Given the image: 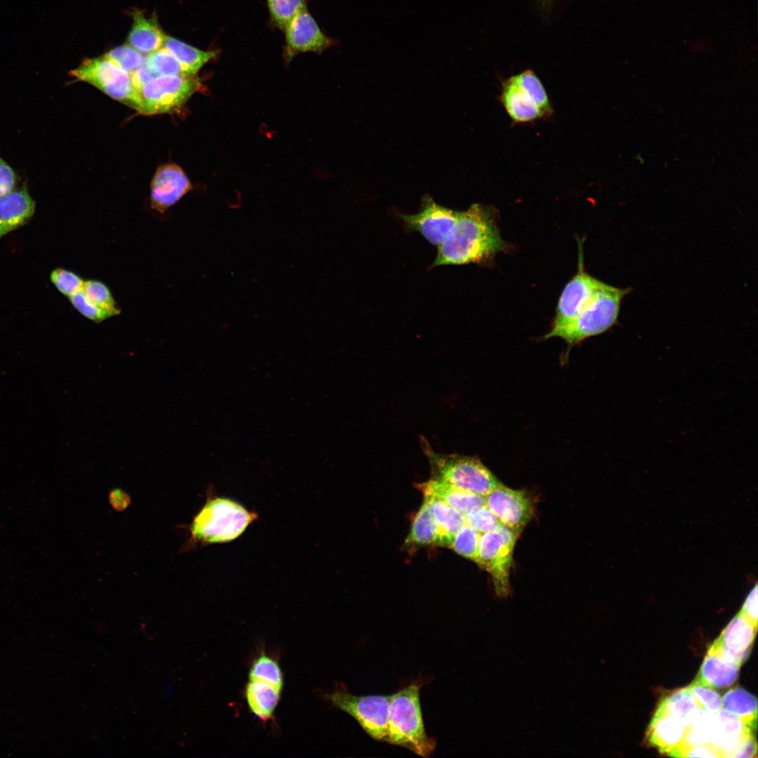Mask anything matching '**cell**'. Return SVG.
Listing matches in <instances>:
<instances>
[{
	"mask_svg": "<svg viewBox=\"0 0 758 758\" xmlns=\"http://www.w3.org/2000/svg\"><path fill=\"white\" fill-rule=\"evenodd\" d=\"M507 248L494 213L488 207L475 204L458 212L454 226L438 246L432 267L486 263Z\"/></svg>",
	"mask_w": 758,
	"mask_h": 758,
	"instance_id": "1",
	"label": "cell"
},
{
	"mask_svg": "<svg viewBox=\"0 0 758 758\" xmlns=\"http://www.w3.org/2000/svg\"><path fill=\"white\" fill-rule=\"evenodd\" d=\"M422 679L413 681L391 695L386 743L423 757L435 750L437 740L426 733L420 702Z\"/></svg>",
	"mask_w": 758,
	"mask_h": 758,
	"instance_id": "2",
	"label": "cell"
},
{
	"mask_svg": "<svg viewBox=\"0 0 758 758\" xmlns=\"http://www.w3.org/2000/svg\"><path fill=\"white\" fill-rule=\"evenodd\" d=\"M257 519V513L235 500L225 497L210 498L189 527L190 543L209 545L232 541Z\"/></svg>",
	"mask_w": 758,
	"mask_h": 758,
	"instance_id": "3",
	"label": "cell"
},
{
	"mask_svg": "<svg viewBox=\"0 0 758 758\" xmlns=\"http://www.w3.org/2000/svg\"><path fill=\"white\" fill-rule=\"evenodd\" d=\"M629 289L602 283L597 292L568 324L551 328L543 338L558 337L568 345V350L587 338L609 330L617 321L621 301Z\"/></svg>",
	"mask_w": 758,
	"mask_h": 758,
	"instance_id": "4",
	"label": "cell"
},
{
	"mask_svg": "<svg viewBox=\"0 0 758 758\" xmlns=\"http://www.w3.org/2000/svg\"><path fill=\"white\" fill-rule=\"evenodd\" d=\"M420 440L431 467L432 478L483 496L502 484L479 458L437 453L426 439Z\"/></svg>",
	"mask_w": 758,
	"mask_h": 758,
	"instance_id": "5",
	"label": "cell"
},
{
	"mask_svg": "<svg viewBox=\"0 0 758 758\" xmlns=\"http://www.w3.org/2000/svg\"><path fill=\"white\" fill-rule=\"evenodd\" d=\"M520 532L503 524L481 534L476 563L491 576L497 597L510 594V573L513 552Z\"/></svg>",
	"mask_w": 758,
	"mask_h": 758,
	"instance_id": "6",
	"label": "cell"
},
{
	"mask_svg": "<svg viewBox=\"0 0 758 758\" xmlns=\"http://www.w3.org/2000/svg\"><path fill=\"white\" fill-rule=\"evenodd\" d=\"M204 90L201 80L196 76H158L138 91L136 111L145 115L170 112Z\"/></svg>",
	"mask_w": 758,
	"mask_h": 758,
	"instance_id": "7",
	"label": "cell"
},
{
	"mask_svg": "<svg viewBox=\"0 0 758 758\" xmlns=\"http://www.w3.org/2000/svg\"><path fill=\"white\" fill-rule=\"evenodd\" d=\"M327 698L333 706L352 717L371 738L386 742L391 695L356 696L340 686Z\"/></svg>",
	"mask_w": 758,
	"mask_h": 758,
	"instance_id": "8",
	"label": "cell"
},
{
	"mask_svg": "<svg viewBox=\"0 0 758 758\" xmlns=\"http://www.w3.org/2000/svg\"><path fill=\"white\" fill-rule=\"evenodd\" d=\"M75 81L91 84L112 98L138 109V91L131 76L104 56L85 59L69 72Z\"/></svg>",
	"mask_w": 758,
	"mask_h": 758,
	"instance_id": "9",
	"label": "cell"
},
{
	"mask_svg": "<svg viewBox=\"0 0 758 758\" xmlns=\"http://www.w3.org/2000/svg\"><path fill=\"white\" fill-rule=\"evenodd\" d=\"M284 58L289 63L302 53L320 54L336 44V40L327 36L307 8L298 12L286 25Z\"/></svg>",
	"mask_w": 758,
	"mask_h": 758,
	"instance_id": "10",
	"label": "cell"
},
{
	"mask_svg": "<svg viewBox=\"0 0 758 758\" xmlns=\"http://www.w3.org/2000/svg\"><path fill=\"white\" fill-rule=\"evenodd\" d=\"M602 283L585 271L582 243L579 241L578 272L566 284L559 296L551 328L570 323L593 298Z\"/></svg>",
	"mask_w": 758,
	"mask_h": 758,
	"instance_id": "11",
	"label": "cell"
},
{
	"mask_svg": "<svg viewBox=\"0 0 758 758\" xmlns=\"http://www.w3.org/2000/svg\"><path fill=\"white\" fill-rule=\"evenodd\" d=\"M485 501L486 507L501 524L520 533L533 515L528 495L524 491L514 490L503 484L486 496Z\"/></svg>",
	"mask_w": 758,
	"mask_h": 758,
	"instance_id": "12",
	"label": "cell"
},
{
	"mask_svg": "<svg viewBox=\"0 0 758 758\" xmlns=\"http://www.w3.org/2000/svg\"><path fill=\"white\" fill-rule=\"evenodd\" d=\"M458 213L425 197L418 213L402 215L401 218L408 230L419 232L430 243L439 246L454 226Z\"/></svg>",
	"mask_w": 758,
	"mask_h": 758,
	"instance_id": "13",
	"label": "cell"
},
{
	"mask_svg": "<svg viewBox=\"0 0 758 758\" xmlns=\"http://www.w3.org/2000/svg\"><path fill=\"white\" fill-rule=\"evenodd\" d=\"M191 189L192 185L180 167L173 164L162 165L157 170L151 183V207L163 213Z\"/></svg>",
	"mask_w": 758,
	"mask_h": 758,
	"instance_id": "14",
	"label": "cell"
},
{
	"mask_svg": "<svg viewBox=\"0 0 758 758\" xmlns=\"http://www.w3.org/2000/svg\"><path fill=\"white\" fill-rule=\"evenodd\" d=\"M757 629V625L739 612L725 627L710 648L742 665L751 651Z\"/></svg>",
	"mask_w": 758,
	"mask_h": 758,
	"instance_id": "15",
	"label": "cell"
},
{
	"mask_svg": "<svg viewBox=\"0 0 758 758\" xmlns=\"http://www.w3.org/2000/svg\"><path fill=\"white\" fill-rule=\"evenodd\" d=\"M36 203L27 182L0 197V239L27 225L33 218Z\"/></svg>",
	"mask_w": 758,
	"mask_h": 758,
	"instance_id": "16",
	"label": "cell"
},
{
	"mask_svg": "<svg viewBox=\"0 0 758 758\" xmlns=\"http://www.w3.org/2000/svg\"><path fill=\"white\" fill-rule=\"evenodd\" d=\"M418 486L425 496L438 498L464 515L474 508L486 505L485 496L436 479L431 478Z\"/></svg>",
	"mask_w": 758,
	"mask_h": 758,
	"instance_id": "17",
	"label": "cell"
},
{
	"mask_svg": "<svg viewBox=\"0 0 758 758\" xmlns=\"http://www.w3.org/2000/svg\"><path fill=\"white\" fill-rule=\"evenodd\" d=\"M740 666L710 647L696 679L712 688H726L736 681Z\"/></svg>",
	"mask_w": 758,
	"mask_h": 758,
	"instance_id": "18",
	"label": "cell"
},
{
	"mask_svg": "<svg viewBox=\"0 0 758 758\" xmlns=\"http://www.w3.org/2000/svg\"><path fill=\"white\" fill-rule=\"evenodd\" d=\"M756 729L757 719L745 720L722 709L713 714L710 744L720 752L726 744L742 736L754 734Z\"/></svg>",
	"mask_w": 758,
	"mask_h": 758,
	"instance_id": "19",
	"label": "cell"
},
{
	"mask_svg": "<svg viewBox=\"0 0 758 758\" xmlns=\"http://www.w3.org/2000/svg\"><path fill=\"white\" fill-rule=\"evenodd\" d=\"M133 25L127 42L140 53H150L164 46L166 35L160 27L157 17H147L140 10L132 12Z\"/></svg>",
	"mask_w": 758,
	"mask_h": 758,
	"instance_id": "20",
	"label": "cell"
},
{
	"mask_svg": "<svg viewBox=\"0 0 758 758\" xmlns=\"http://www.w3.org/2000/svg\"><path fill=\"white\" fill-rule=\"evenodd\" d=\"M686 728L672 717L655 712L647 728L649 743L661 753H668L680 745Z\"/></svg>",
	"mask_w": 758,
	"mask_h": 758,
	"instance_id": "21",
	"label": "cell"
},
{
	"mask_svg": "<svg viewBox=\"0 0 758 758\" xmlns=\"http://www.w3.org/2000/svg\"><path fill=\"white\" fill-rule=\"evenodd\" d=\"M282 689L261 681L251 680L244 689V697L251 712L262 722L274 716Z\"/></svg>",
	"mask_w": 758,
	"mask_h": 758,
	"instance_id": "22",
	"label": "cell"
},
{
	"mask_svg": "<svg viewBox=\"0 0 758 758\" xmlns=\"http://www.w3.org/2000/svg\"><path fill=\"white\" fill-rule=\"evenodd\" d=\"M502 100L510 117L517 122L531 121L544 114L512 77L503 85Z\"/></svg>",
	"mask_w": 758,
	"mask_h": 758,
	"instance_id": "23",
	"label": "cell"
},
{
	"mask_svg": "<svg viewBox=\"0 0 758 758\" xmlns=\"http://www.w3.org/2000/svg\"><path fill=\"white\" fill-rule=\"evenodd\" d=\"M439 530L437 546L449 547L457 533L466 525L465 516L432 496H425Z\"/></svg>",
	"mask_w": 758,
	"mask_h": 758,
	"instance_id": "24",
	"label": "cell"
},
{
	"mask_svg": "<svg viewBox=\"0 0 758 758\" xmlns=\"http://www.w3.org/2000/svg\"><path fill=\"white\" fill-rule=\"evenodd\" d=\"M164 46L177 58L185 77L196 76L206 63L218 55L216 50L203 51L166 35Z\"/></svg>",
	"mask_w": 758,
	"mask_h": 758,
	"instance_id": "25",
	"label": "cell"
},
{
	"mask_svg": "<svg viewBox=\"0 0 758 758\" xmlns=\"http://www.w3.org/2000/svg\"><path fill=\"white\" fill-rule=\"evenodd\" d=\"M700 709L686 687L675 690L662 698L656 712L672 717L687 728Z\"/></svg>",
	"mask_w": 758,
	"mask_h": 758,
	"instance_id": "26",
	"label": "cell"
},
{
	"mask_svg": "<svg viewBox=\"0 0 758 758\" xmlns=\"http://www.w3.org/2000/svg\"><path fill=\"white\" fill-rule=\"evenodd\" d=\"M439 530L428 503L424 501L415 514L404 545L408 547L437 545Z\"/></svg>",
	"mask_w": 758,
	"mask_h": 758,
	"instance_id": "27",
	"label": "cell"
},
{
	"mask_svg": "<svg viewBox=\"0 0 758 758\" xmlns=\"http://www.w3.org/2000/svg\"><path fill=\"white\" fill-rule=\"evenodd\" d=\"M722 698L725 710L745 720L757 719V698L746 690L740 687L731 689Z\"/></svg>",
	"mask_w": 758,
	"mask_h": 758,
	"instance_id": "28",
	"label": "cell"
},
{
	"mask_svg": "<svg viewBox=\"0 0 758 758\" xmlns=\"http://www.w3.org/2000/svg\"><path fill=\"white\" fill-rule=\"evenodd\" d=\"M248 678L266 682L280 689L284 686V676L279 664L265 653H261L252 662Z\"/></svg>",
	"mask_w": 758,
	"mask_h": 758,
	"instance_id": "29",
	"label": "cell"
},
{
	"mask_svg": "<svg viewBox=\"0 0 758 758\" xmlns=\"http://www.w3.org/2000/svg\"><path fill=\"white\" fill-rule=\"evenodd\" d=\"M713 714L700 709L689 726L686 728L684 739L679 747H687L710 744Z\"/></svg>",
	"mask_w": 758,
	"mask_h": 758,
	"instance_id": "30",
	"label": "cell"
},
{
	"mask_svg": "<svg viewBox=\"0 0 758 758\" xmlns=\"http://www.w3.org/2000/svg\"><path fill=\"white\" fill-rule=\"evenodd\" d=\"M82 291L92 303L107 312L110 317L121 313V308L110 289L102 281L96 279L84 281Z\"/></svg>",
	"mask_w": 758,
	"mask_h": 758,
	"instance_id": "31",
	"label": "cell"
},
{
	"mask_svg": "<svg viewBox=\"0 0 758 758\" xmlns=\"http://www.w3.org/2000/svg\"><path fill=\"white\" fill-rule=\"evenodd\" d=\"M271 22L284 30L288 22L307 8L306 0H266Z\"/></svg>",
	"mask_w": 758,
	"mask_h": 758,
	"instance_id": "32",
	"label": "cell"
},
{
	"mask_svg": "<svg viewBox=\"0 0 758 758\" xmlns=\"http://www.w3.org/2000/svg\"><path fill=\"white\" fill-rule=\"evenodd\" d=\"M516 83L533 99L545 113L550 111V101L543 84L531 70L512 77Z\"/></svg>",
	"mask_w": 758,
	"mask_h": 758,
	"instance_id": "33",
	"label": "cell"
},
{
	"mask_svg": "<svg viewBox=\"0 0 758 758\" xmlns=\"http://www.w3.org/2000/svg\"><path fill=\"white\" fill-rule=\"evenodd\" d=\"M104 57L130 74L146 60L140 52L129 44L115 47L108 51Z\"/></svg>",
	"mask_w": 758,
	"mask_h": 758,
	"instance_id": "34",
	"label": "cell"
},
{
	"mask_svg": "<svg viewBox=\"0 0 758 758\" xmlns=\"http://www.w3.org/2000/svg\"><path fill=\"white\" fill-rule=\"evenodd\" d=\"M146 62L157 76H182L178 60L165 47L149 53Z\"/></svg>",
	"mask_w": 758,
	"mask_h": 758,
	"instance_id": "35",
	"label": "cell"
},
{
	"mask_svg": "<svg viewBox=\"0 0 758 758\" xmlns=\"http://www.w3.org/2000/svg\"><path fill=\"white\" fill-rule=\"evenodd\" d=\"M480 536L466 524L457 533L449 547L458 554L476 561Z\"/></svg>",
	"mask_w": 758,
	"mask_h": 758,
	"instance_id": "36",
	"label": "cell"
},
{
	"mask_svg": "<svg viewBox=\"0 0 758 758\" xmlns=\"http://www.w3.org/2000/svg\"><path fill=\"white\" fill-rule=\"evenodd\" d=\"M699 707L715 714L723 707L722 698L713 688L695 679L689 686Z\"/></svg>",
	"mask_w": 758,
	"mask_h": 758,
	"instance_id": "37",
	"label": "cell"
},
{
	"mask_svg": "<svg viewBox=\"0 0 758 758\" xmlns=\"http://www.w3.org/2000/svg\"><path fill=\"white\" fill-rule=\"evenodd\" d=\"M50 279L57 290L68 298L81 291L84 283L79 274L62 267L54 269Z\"/></svg>",
	"mask_w": 758,
	"mask_h": 758,
	"instance_id": "38",
	"label": "cell"
},
{
	"mask_svg": "<svg viewBox=\"0 0 758 758\" xmlns=\"http://www.w3.org/2000/svg\"><path fill=\"white\" fill-rule=\"evenodd\" d=\"M465 516L466 524L480 534L492 531L501 525L498 519L486 505L474 508Z\"/></svg>",
	"mask_w": 758,
	"mask_h": 758,
	"instance_id": "39",
	"label": "cell"
},
{
	"mask_svg": "<svg viewBox=\"0 0 758 758\" xmlns=\"http://www.w3.org/2000/svg\"><path fill=\"white\" fill-rule=\"evenodd\" d=\"M73 307L86 319L100 324L111 318L109 315L92 303L82 290L68 298Z\"/></svg>",
	"mask_w": 758,
	"mask_h": 758,
	"instance_id": "40",
	"label": "cell"
},
{
	"mask_svg": "<svg viewBox=\"0 0 758 758\" xmlns=\"http://www.w3.org/2000/svg\"><path fill=\"white\" fill-rule=\"evenodd\" d=\"M667 754L674 757H722L719 751L710 744L687 747L677 746Z\"/></svg>",
	"mask_w": 758,
	"mask_h": 758,
	"instance_id": "41",
	"label": "cell"
},
{
	"mask_svg": "<svg viewBox=\"0 0 758 758\" xmlns=\"http://www.w3.org/2000/svg\"><path fill=\"white\" fill-rule=\"evenodd\" d=\"M18 181L15 170L0 156V197L14 190Z\"/></svg>",
	"mask_w": 758,
	"mask_h": 758,
	"instance_id": "42",
	"label": "cell"
},
{
	"mask_svg": "<svg viewBox=\"0 0 758 758\" xmlns=\"http://www.w3.org/2000/svg\"><path fill=\"white\" fill-rule=\"evenodd\" d=\"M757 745L754 734H749L743 738L733 758H752L757 757Z\"/></svg>",
	"mask_w": 758,
	"mask_h": 758,
	"instance_id": "43",
	"label": "cell"
},
{
	"mask_svg": "<svg viewBox=\"0 0 758 758\" xmlns=\"http://www.w3.org/2000/svg\"><path fill=\"white\" fill-rule=\"evenodd\" d=\"M131 76L133 86L138 91L150 80L158 77L149 68L146 60L140 67L131 74Z\"/></svg>",
	"mask_w": 758,
	"mask_h": 758,
	"instance_id": "44",
	"label": "cell"
},
{
	"mask_svg": "<svg viewBox=\"0 0 758 758\" xmlns=\"http://www.w3.org/2000/svg\"><path fill=\"white\" fill-rule=\"evenodd\" d=\"M754 625H757V585L749 593L740 611Z\"/></svg>",
	"mask_w": 758,
	"mask_h": 758,
	"instance_id": "45",
	"label": "cell"
},
{
	"mask_svg": "<svg viewBox=\"0 0 758 758\" xmlns=\"http://www.w3.org/2000/svg\"><path fill=\"white\" fill-rule=\"evenodd\" d=\"M544 9H550L554 0H538Z\"/></svg>",
	"mask_w": 758,
	"mask_h": 758,
	"instance_id": "46",
	"label": "cell"
}]
</instances>
